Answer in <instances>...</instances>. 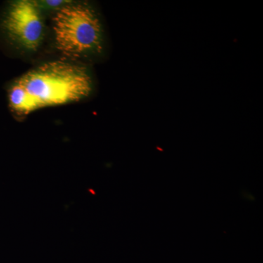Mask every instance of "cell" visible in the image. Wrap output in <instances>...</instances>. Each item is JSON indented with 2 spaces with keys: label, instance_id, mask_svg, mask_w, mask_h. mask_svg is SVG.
<instances>
[{
  "label": "cell",
  "instance_id": "obj_5",
  "mask_svg": "<svg viewBox=\"0 0 263 263\" xmlns=\"http://www.w3.org/2000/svg\"><path fill=\"white\" fill-rule=\"evenodd\" d=\"M62 3H65V1H61V0H50V1H46V4L50 5V6L55 7L58 6L62 4Z\"/></svg>",
  "mask_w": 263,
  "mask_h": 263
},
{
  "label": "cell",
  "instance_id": "obj_4",
  "mask_svg": "<svg viewBox=\"0 0 263 263\" xmlns=\"http://www.w3.org/2000/svg\"><path fill=\"white\" fill-rule=\"evenodd\" d=\"M9 102L10 107L19 114H28L40 108L37 102L18 81L10 89Z\"/></svg>",
  "mask_w": 263,
  "mask_h": 263
},
{
  "label": "cell",
  "instance_id": "obj_2",
  "mask_svg": "<svg viewBox=\"0 0 263 263\" xmlns=\"http://www.w3.org/2000/svg\"><path fill=\"white\" fill-rule=\"evenodd\" d=\"M53 29L57 48L65 56L78 57L103 50L101 22L89 7H64L53 18Z\"/></svg>",
  "mask_w": 263,
  "mask_h": 263
},
{
  "label": "cell",
  "instance_id": "obj_1",
  "mask_svg": "<svg viewBox=\"0 0 263 263\" xmlns=\"http://www.w3.org/2000/svg\"><path fill=\"white\" fill-rule=\"evenodd\" d=\"M17 81L40 108L79 101L89 96L92 89V81L86 69L67 62L43 64Z\"/></svg>",
  "mask_w": 263,
  "mask_h": 263
},
{
  "label": "cell",
  "instance_id": "obj_3",
  "mask_svg": "<svg viewBox=\"0 0 263 263\" xmlns=\"http://www.w3.org/2000/svg\"><path fill=\"white\" fill-rule=\"evenodd\" d=\"M3 26L9 37L27 49H37L42 41L44 27L34 2L20 0L12 4Z\"/></svg>",
  "mask_w": 263,
  "mask_h": 263
}]
</instances>
